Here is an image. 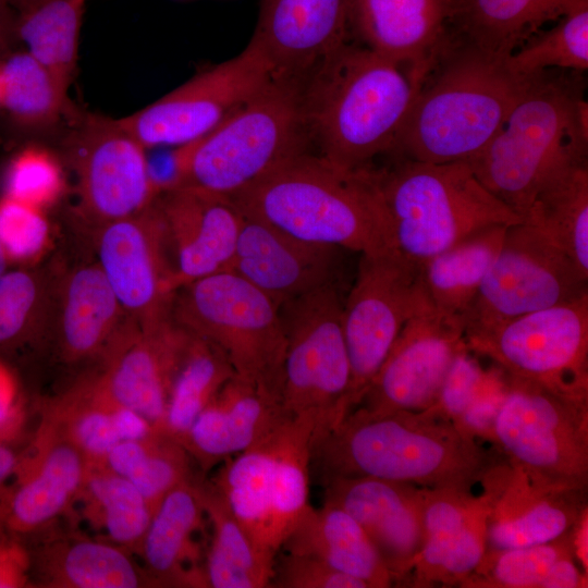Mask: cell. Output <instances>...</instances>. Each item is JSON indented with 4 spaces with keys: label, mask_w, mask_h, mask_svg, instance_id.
I'll use <instances>...</instances> for the list:
<instances>
[{
    "label": "cell",
    "mask_w": 588,
    "mask_h": 588,
    "mask_svg": "<svg viewBox=\"0 0 588 588\" xmlns=\"http://www.w3.org/2000/svg\"><path fill=\"white\" fill-rule=\"evenodd\" d=\"M452 0H350V29L377 54L425 78L450 42Z\"/></svg>",
    "instance_id": "484cf974"
},
{
    "label": "cell",
    "mask_w": 588,
    "mask_h": 588,
    "mask_svg": "<svg viewBox=\"0 0 588 588\" xmlns=\"http://www.w3.org/2000/svg\"><path fill=\"white\" fill-rule=\"evenodd\" d=\"M504 63L518 78L550 69L584 73L588 69V0L577 2L550 29L531 36Z\"/></svg>",
    "instance_id": "ee69618b"
},
{
    "label": "cell",
    "mask_w": 588,
    "mask_h": 588,
    "mask_svg": "<svg viewBox=\"0 0 588 588\" xmlns=\"http://www.w3.org/2000/svg\"><path fill=\"white\" fill-rule=\"evenodd\" d=\"M85 0H38L21 10L16 33L26 51L68 93L75 74Z\"/></svg>",
    "instance_id": "f35d334b"
},
{
    "label": "cell",
    "mask_w": 588,
    "mask_h": 588,
    "mask_svg": "<svg viewBox=\"0 0 588 588\" xmlns=\"http://www.w3.org/2000/svg\"><path fill=\"white\" fill-rule=\"evenodd\" d=\"M95 231L96 262L128 318L140 327L172 318V267L156 200Z\"/></svg>",
    "instance_id": "2e32d148"
},
{
    "label": "cell",
    "mask_w": 588,
    "mask_h": 588,
    "mask_svg": "<svg viewBox=\"0 0 588 588\" xmlns=\"http://www.w3.org/2000/svg\"><path fill=\"white\" fill-rule=\"evenodd\" d=\"M199 490L211 527L204 564L207 587H269L273 566L257 552L221 491L204 474L199 476Z\"/></svg>",
    "instance_id": "e575fe53"
},
{
    "label": "cell",
    "mask_w": 588,
    "mask_h": 588,
    "mask_svg": "<svg viewBox=\"0 0 588 588\" xmlns=\"http://www.w3.org/2000/svg\"><path fill=\"white\" fill-rule=\"evenodd\" d=\"M130 319L97 262L56 279L50 336L63 362L99 360Z\"/></svg>",
    "instance_id": "83f0119b"
},
{
    "label": "cell",
    "mask_w": 588,
    "mask_h": 588,
    "mask_svg": "<svg viewBox=\"0 0 588 588\" xmlns=\"http://www.w3.org/2000/svg\"><path fill=\"white\" fill-rule=\"evenodd\" d=\"M499 371V368L490 371L482 390L454 422L460 430L476 440L492 443L494 420L506 391V376L503 378Z\"/></svg>",
    "instance_id": "f907efd6"
},
{
    "label": "cell",
    "mask_w": 588,
    "mask_h": 588,
    "mask_svg": "<svg viewBox=\"0 0 588 588\" xmlns=\"http://www.w3.org/2000/svg\"><path fill=\"white\" fill-rule=\"evenodd\" d=\"M191 332L173 317L140 327L132 319L99 358L94 378L114 403L135 411L161 432L172 381Z\"/></svg>",
    "instance_id": "ac0fdd59"
},
{
    "label": "cell",
    "mask_w": 588,
    "mask_h": 588,
    "mask_svg": "<svg viewBox=\"0 0 588 588\" xmlns=\"http://www.w3.org/2000/svg\"><path fill=\"white\" fill-rule=\"evenodd\" d=\"M272 78L265 54L249 40L237 56L118 120L146 149L185 145L212 131Z\"/></svg>",
    "instance_id": "5bb4252c"
},
{
    "label": "cell",
    "mask_w": 588,
    "mask_h": 588,
    "mask_svg": "<svg viewBox=\"0 0 588 588\" xmlns=\"http://www.w3.org/2000/svg\"><path fill=\"white\" fill-rule=\"evenodd\" d=\"M323 501L364 529L395 584L406 586L424 543V488L376 477H335L321 483Z\"/></svg>",
    "instance_id": "44dd1931"
},
{
    "label": "cell",
    "mask_w": 588,
    "mask_h": 588,
    "mask_svg": "<svg viewBox=\"0 0 588 588\" xmlns=\"http://www.w3.org/2000/svg\"><path fill=\"white\" fill-rule=\"evenodd\" d=\"M36 1L38 0H0V3L11 4L19 8L20 10H23L27 8L28 5L35 3Z\"/></svg>",
    "instance_id": "9f6ffc18"
},
{
    "label": "cell",
    "mask_w": 588,
    "mask_h": 588,
    "mask_svg": "<svg viewBox=\"0 0 588 588\" xmlns=\"http://www.w3.org/2000/svg\"><path fill=\"white\" fill-rule=\"evenodd\" d=\"M342 250L301 241L244 216L229 271L280 306L327 285L340 283Z\"/></svg>",
    "instance_id": "cb8c5ba5"
},
{
    "label": "cell",
    "mask_w": 588,
    "mask_h": 588,
    "mask_svg": "<svg viewBox=\"0 0 588 588\" xmlns=\"http://www.w3.org/2000/svg\"><path fill=\"white\" fill-rule=\"evenodd\" d=\"M286 553L313 556L363 580L368 588L395 586V579L360 525L344 510L323 501L307 507L284 540Z\"/></svg>",
    "instance_id": "4dcf8cb0"
},
{
    "label": "cell",
    "mask_w": 588,
    "mask_h": 588,
    "mask_svg": "<svg viewBox=\"0 0 588 588\" xmlns=\"http://www.w3.org/2000/svg\"><path fill=\"white\" fill-rule=\"evenodd\" d=\"M231 198L244 216L304 242L359 254L392 249L371 167L344 169L302 151Z\"/></svg>",
    "instance_id": "7a4b0ae2"
},
{
    "label": "cell",
    "mask_w": 588,
    "mask_h": 588,
    "mask_svg": "<svg viewBox=\"0 0 588 588\" xmlns=\"http://www.w3.org/2000/svg\"><path fill=\"white\" fill-rule=\"evenodd\" d=\"M89 463L49 421L22 453L13 485L0 492V524L21 538L40 532L75 505Z\"/></svg>",
    "instance_id": "d6986e66"
},
{
    "label": "cell",
    "mask_w": 588,
    "mask_h": 588,
    "mask_svg": "<svg viewBox=\"0 0 588 588\" xmlns=\"http://www.w3.org/2000/svg\"><path fill=\"white\" fill-rule=\"evenodd\" d=\"M503 460L429 408L375 413L355 407L313 442L310 473L321 483L367 476L471 490Z\"/></svg>",
    "instance_id": "6da1fadb"
},
{
    "label": "cell",
    "mask_w": 588,
    "mask_h": 588,
    "mask_svg": "<svg viewBox=\"0 0 588 588\" xmlns=\"http://www.w3.org/2000/svg\"><path fill=\"white\" fill-rule=\"evenodd\" d=\"M489 373L471 352L464 348L455 357L437 401L429 409L454 424L482 390Z\"/></svg>",
    "instance_id": "c3c4849f"
},
{
    "label": "cell",
    "mask_w": 588,
    "mask_h": 588,
    "mask_svg": "<svg viewBox=\"0 0 588 588\" xmlns=\"http://www.w3.org/2000/svg\"><path fill=\"white\" fill-rule=\"evenodd\" d=\"M42 209L5 196L0 200V243L9 260L28 262L48 246Z\"/></svg>",
    "instance_id": "7dc6e473"
},
{
    "label": "cell",
    "mask_w": 588,
    "mask_h": 588,
    "mask_svg": "<svg viewBox=\"0 0 588 588\" xmlns=\"http://www.w3.org/2000/svg\"><path fill=\"white\" fill-rule=\"evenodd\" d=\"M489 500L487 550L552 541L587 515V489L547 490L532 485L504 457L482 480Z\"/></svg>",
    "instance_id": "7402d4cb"
},
{
    "label": "cell",
    "mask_w": 588,
    "mask_h": 588,
    "mask_svg": "<svg viewBox=\"0 0 588 588\" xmlns=\"http://www.w3.org/2000/svg\"><path fill=\"white\" fill-rule=\"evenodd\" d=\"M488 513L483 492L424 488V543L406 586H460L486 553Z\"/></svg>",
    "instance_id": "603a6c76"
},
{
    "label": "cell",
    "mask_w": 588,
    "mask_h": 588,
    "mask_svg": "<svg viewBox=\"0 0 588 588\" xmlns=\"http://www.w3.org/2000/svg\"><path fill=\"white\" fill-rule=\"evenodd\" d=\"M523 221L540 230L588 277V162L572 164L550 177Z\"/></svg>",
    "instance_id": "8d00e7d4"
},
{
    "label": "cell",
    "mask_w": 588,
    "mask_h": 588,
    "mask_svg": "<svg viewBox=\"0 0 588 588\" xmlns=\"http://www.w3.org/2000/svg\"><path fill=\"white\" fill-rule=\"evenodd\" d=\"M581 72L550 69L524 85L489 144L467 161L481 184L524 219L541 186L588 156Z\"/></svg>",
    "instance_id": "3957f363"
},
{
    "label": "cell",
    "mask_w": 588,
    "mask_h": 588,
    "mask_svg": "<svg viewBox=\"0 0 588 588\" xmlns=\"http://www.w3.org/2000/svg\"><path fill=\"white\" fill-rule=\"evenodd\" d=\"M274 429L249 449L221 463L211 478L257 552L272 566L279 554L272 531Z\"/></svg>",
    "instance_id": "836d02e7"
},
{
    "label": "cell",
    "mask_w": 588,
    "mask_h": 588,
    "mask_svg": "<svg viewBox=\"0 0 588 588\" xmlns=\"http://www.w3.org/2000/svg\"><path fill=\"white\" fill-rule=\"evenodd\" d=\"M274 588H368L360 579L313 556L284 552L273 564Z\"/></svg>",
    "instance_id": "681fc988"
},
{
    "label": "cell",
    "mask_w": 588,
    "mask_h": 588,
    "mask_svg": "<svg viewBox=\"0 0 588 588\" xmlns=\"http://www.w3.org/2000/svg\"><path fill=\"white\" fill-rule=\"evenodd\" d=\"M505 376L588 396V293L465 335Z\"/></svg>",
    "instance_id": "8fae6325"
},
{
    "label": "cell",
    "mask_w": 588,
    "mask_h": 588,
    "mask_svg": "<svg viewBox=\"0 0 588 588\" xmlns=\"http://www.w3.org/2000/svg\"><path fill=\"white\" fill-rule=\"evenodd\" d=\"M492 444L536 487L587 489L588 396L506 376Z\"/></svg>",
    "instance_id": "ba28073f"
},
{
    "label": "cell",
    "mask_w": 588,
    "mask_h": 588,
    "mask_svg": "<svg viewBox=\"0 0 588 588\" xmlns=\"http://www.w3.org/2000/svg\"><path fill=\"white\" fill-rule=\"evenodd\" d=\"M172 317L219 347L236 376L281 401L285 334L279 306L266 294L231 271L219 272L180 287Z\"/></svg>",
    "instance_id": "9c48e42d"
},
{
    "label": "cell",
    "mask_w": 588,
    "mask_h": 588,
    "mask_svg": "<svg viewBox=\"0 0 588 588\" xmlns=\"http://www.w3.org/2000/svg\"><path fill=\"white\" fill-rule=\"evenodd\" d=\"M509 226L493 225L477 231L419 264L420 286L434 310L462 321Z\"/></svg>",
    "instance_id": "d6a6232c"
},
{
    "label": "cell",
    "mask_w": 588,
    "mask_h": 588,
    "mask_svg": "<svg viewBox=\"0 0 588 588\" xmlns=\"http://www.w3.org/2000/svg\"><path fill=\"white\" fill-rule=\"evenodd\" d=\"M234 375L219 347L191 333L172 381L161 432L181 443L199 413Z\"/></svg>",
    "instance_id": "ab89813d"
},
{
    "label": "cell",
    "mask_w": 588,
    "mask_h": 588,
    "mask_svg": "<svg viewBox=\"0 0 588 588\" xmlns=\"http://www.w3.org/2000/svg\"><path fill=\"white\" fill-rule=\"evenodd\" d=\"M588 293V277L540 230L520 221L501 248L462 317L464 335L487 330Z\"/></svg>",
    "instance_id": "7c38bea8"
},
{
    "label": "cell",
    "mask_w": 588,
    "mask_h": 588,
    "mask_svg": "<svg viewBox=\"0 0 588 588\" xmlns=\"http://www.w3.org/2000/svg\"><path fill=\"white\" fill-rule=\"evenodd\" d=\"M580 0H452L451 30L464 41L506 59L548 22Z\"/></svg>",
    "instance_id": "1f68e13d"
},
{
    "label": "cell",
    "mask_w": 588,
    "mask_h": 588,
    "mask_svg": "<svg viewBox=\"0 0 588 588\" xmlns=\"http://www.w3.org/2000/svg\"><path fill=\"white\" fill-rule=\"evenodd\" d=\"M504 60L452 34L417 91L393 154L433 163L476 157L524 85Z\"/></svg>",
    "instance_id": "5b68a950"
},
{
    "label": "cell",
    "mask_w": 588,
    "mask_h": 588,
    "mask_svg": "<svg viewBox=\"0 0 588 588\" xmlns=\"http://www.w3.org/2000/svg\"><path fill=\"white\" fill-rule=\"evenodd\" d=\"M0 94H1V72H0Z\"/></svg>",
    "instance_id": "94428289"
},
{
    "label": "cell",
    "mask_w": 588,
    "mask_h": 588,
    "mask_svg": "<svg viewBox=\"0 0 588 588\" xmlns=\"http://www.w3.org/2000/svg\"><path fill=\"white\" fill-rule=\"evenodd\" d=\"M286 417L279 397L234 375L199 413L181 444L207 475L262 440Z\"/></svg>",
    "instance_id": "4316f807"
},
{
    "label": "cell",
    "mask_w": 588,
    "mask_h": 588,
    "mask_svg": "<svg viewBox=\"0 0 588 588\" xmlns=\"http://www.w3.org/2000/svg\"><path fill=\"white\" fill-rule=\"evenodd\" d=\"M577 526L549 542L504 550H486L478 566L458 587L541 588L559 560L569 555L576 558Z\"/></svg>",
    "instance_id": "f6af8a7d"
},
{
    "label": "cell",
    "mask_w": 588,
    "mask_h": 588,
    "mask_svg": "<svg viewBox=\"0 0 588 588\" xmlns=\"http://www.w3.org/2000/svg\"><path fill=\"white\" fill-rule=\"evenodd\" d=\"M22 454L11 446L8 440H0V488L16 473Z\"/></svg>",
    "instance_id": "11a10c76"
},
{
    "label": "cell",
    "mask_w": 588,
    "mask_h": 588,
    "mask_svg": "<svg viewBox=\"0 0 588 588\" xmlns=\"http://www.w3.org/2000/svg\"><path fill=\"white\" fill-rule=\"evenodd\" d=\"M42 418L89 464L100 465L120 441L112 417V401L101 391L93 375L50 401Z\"/></svg>",
    "instance_id": "b9f144b4"
},
{
    "label": "cell",
    "mask_w": 588,
    "mask_h": 588,
    "mask_svg": "<svg viewBox=\"0 0 588 588\" xmlns=\"http://www.w3.org/2000/svg\"><path fill=\"white\" fill-rule=\"evenodd\" d=\"M172 267V289L229 271L244 216L229 196L181 186L156 199Z\"/></svg>",
    "instance_id": "ffe728a7"
},
{
    "label": "cell",
    "mask_w": 588,
    "mask_h": 588,
    "mask_svg": "<svg viewBox=\"0 0 588 588\" xmlns=\"http://www.w3.org/2000/svg\"><path fill=\"white\" fill-rule=\"evenodd\" d=\"M32 558L17 537L0 541V588L27 587L32 578Z\"/></svg>",
    "instance_id": "816d5d0a"
},
{
    "label": "cell",
    "mask_w": 588,
    "mask_h": 588,
    "mask_svg": "<svg viewBox=\"0 0 588 588\" xmlns=\"http://www.w3.org/2000/svg\"><path fill=\"white\" fill-rule=\"evenodd\" d=\"M573 555L559 560L542 583L541 588H586L587 573L577 565Z\"/></svg>",
    "instance_id": "db71d44e"
},
{
    "label": "cell",
    "mask_w": 588,
    "mask_h": 588,
    "mask_svg": "<svg viewBox=\"0 0 588 588\" xmlns=\"http://www.w3.org/2000/svg\"><path fill=\"white\" fill-rule=\"evenodd\" d=\"M425 302L418 264L394 249L360 254L342 307L351 368L348 413L359 404L402 329Z\"/></svg>",
    "instance_id": "4fadbf2b"
},
{
    "label": "cell",
    "mask_w": 588,
    "mask_h": 588,
    "mask_svg": "<svg viewBox=\"0 0 588 588\" xmlns=\"http://www.w3.org/2000/svg\"><path fill=\"white\" fill-rule=\"evenodd\" d=\"M9 261L10 260H9V258L7 256V253H5L2 244L0 243V278L9 269L8 268Z\"/></svg>",
    "instance_id": "6f0895ef"
},
{
    "label": "cell",
    "mask_w": 588,
    "mask_h": 588,
    "mask_svg": "<svg viewBox=\"0 0 588 588\" xmlns=\"http://www.w3.org/2000/svg\"><path fill=\"white\" fill-rule=\"evenodd\" d=\"M21 420L15 382L0 363V440H9Z\"/></svg>",
    "instance_id": "f5cc1de1"
},
{
    "label": "cell",
    "mask_w": 588,
    "mask_h": 588,
    "mask_svg": "<svg viewBox=\"0 0 588 588\" xmlns=\"http://www.w3.org/2000/svg\"><path fill=\"white\" fill-rule=\"evenodd\" d=\"M466 347L462 321L426 301L402 329L356 407L375 413L431 407L455 357Z\"/></svg>",
    "instance_id": "e0dca14e"
},
{
    "label": "cell",
    "mask_w": 588,
    "mask_h": 588,
    "mask_svg": "<svg viewBox=\"0 0 588 588\" xmlns=\"http://www.w3.org/2000/svg\"><path fill=\"white\" fill-rule=\"evenodd\" d=\"M30 551L35 586L47 588L155 587L133 553L74 529L40 531Z\"/></svg>",
    "instance_id": "f546056e"
},
{
    "label": "cell",
    "mask_w": 588,
    "mask_h": 588,
    "mask_svg": "<svg viewBox=\"0 0 588 588\" xmlns=\"http://www.w3.org/2000/svg\"><path fill=\"white\" fill-rule=\"evenodd\" d=\"M3 531H5V530L3 529L2 525L0 524V541L4 538V537L2 536V532H3Z\"/></svg>",
    "instance_id": "91938a15"
},
{
    "label": "cell",
    "mask_w": 588,
    "mask_h": 588,
    "mask_svg": "<svg viewBox=\"0 0 588 588\" xmlns=\"http://www.w3.org/2000/svg\"><path fill=\"white\" fill-rule=\"evenodd\" d=\"M350 0H262L250 39L274 79L301 84L347 44Z\"/></svg>",
    "instance_id": "d4e9b609"
},
{
    "label": "cell",
    "mask_w": 588,
    "mask_h": 588,
    "mask_svg": "<svg viewBox=\"0 0 588 588\" xmlns=\"http://www.w3.org/2000/svg\"><path fill=\"white\" fill-rule=\"evenodd\" d=\"M56 279L39 268L8 269L0 278V356H19L51 333Z\"/></svg>",
    "instance_id": "74e56055"
},
{
    "label": "cell",
    "mask_w": 588,
    "mask_h": 588,
    "mask_svg": "<svg viewBox=\"0 0 588 588\" xmlns=\"http://www.w3.org/2000/svg\"><path fill=\"white\" fill-rule=\"evenodd\" d=\"M63 175L57 159L40 148H28L12 162L7 177V195L44 209L60 196Z\"/></svg>",
    "instance_id": "bcb514c9"
},
{
    "label": "cell",
    "mask_w": 588,
    "mask_h": 588,
    "mask_svg": "<svg viewBox=\"0 0 588 588\" xmlns=\"http://www.w3.org/2000/svg\"><path fill=\"white\" fill-rule=\"evenodd\" d=\"M76 504L97 537L137 554L155 509L130 480L89 464Z\"/></svg>",
    "instance_id": "d590c367"
},
{
    "label": "cell",
    "mask_w": 588,
    "mask_h": 588,
    "mask_svg": "<svg viewBox=\"0 0 588 588\" xmlns=\"http://www.w3.org/2000/svg\"><path fill=\"white\" fill-rule=\"evenodd\" d=\"M376 172L391 247L418 265L477 231L523 221L466 161L433 163L397 156L393 167Z\"/></svg>",
    "instance_id": "8992f818"
},
{
    "label": "cell",
    "mask_w": 588,
    "mask_h": 588,
    "mask_svg": "<svg viewBox=\"0 0 588 588\" xmlns=\"http://www.w3.org/2000/svg\"><path fill=\"white\" fill-rule=\"evenodd\" d=\"M343 301L340 283H334L279 306L285 334L282 408L287 416L314 421V441L348 414L351 368L342 331Z\"/></svg>",
    "instance_id": "30bf717a"
},
{
    "label": "cell",
    "mask_w": 588,
    "mask_h": 588,
    "mask_svg": "<svg viewBox=\"0 0 588 588\" xmlns=\"http://www.w3.org/2000/svg\"><path fill=\"white\" fill-rule=\"evenodd\" d=\"M100 465L130 480L154 509L171 489L198 471L182 444L160 431L119 441Z\"/></svg>",
    "instance_id": "60d3db41"
},
{
    "label": "cell",
    "mask_w": 588,
    "mask_h": 588,
    "mask_svg": "<svg viewBox=\"0 0 588 588\" xmlns=\"http://www.w3.org/2000/svg\"><path fill=\"white\" fill-rule=\"evenodd\" d=\"M198 470L171 489L154 511L137 556L155 587H207L205 558L196 536L206 513Z\"/></svg>",
    "instance_id": "f1b7e54d"
},
{
    "label": "cell",
    "mask_w": 588,
    "mask_h": 588,
    "mask_svg": "<svg viewBox=\"0 0 588 588\" xmlns=\"http://www.w3.org/2000/svg\"><path fill=\"white\" fill-rule=\"evenodd\" d=\"M69 154L79 210L95 226L135 216L157 199L147 149L118 119L85 117L70 136Z\"/></svg>",
    "instance_id": "9a60e30c"
},
{
    "label": "cell",
    "mask_w": 588,
    "mask_h": 588,
    "mask_svg": "<svg viewBox=\"0 0 588 588\" xmlns=\"http://www.w3.org/2000/svg\"><path fill=\"white\" fill-rule=\"evenodd\" d=\"M299 83L274 79L201 138L182 145L181 186L232 197L302 152Z\"/></svg>",
    "instance_id": "52a82bcc"
},
{
    "label": "cell",
    "mask_w": 588,
    "mask_h": 588,
    "mask_svg": "<svg viewBox=\"0 0 588 588\" xmlns=\"http://www.w3.org/2000/svg\"><path fill=\"white\" fill-rule=\"evenodd\" d=\"M0 72V105L16 123L45 127L59 120L68 93L26 50L9 56Z\"/></svg>",
    "instance_id": "7bdbcfd3"
},
{
    "label": "cell",
    "mask_w": 588,
    "mask_h": 588,
    "mask_svg": "<svg viewBox=\"0 0 588 588\" xmlns=\"http://www.w3.org/2000/svg\"><path fill=\"white\" fill-rule=\"evenodd\" d=\"M5 47H7V34H5V29L2 23L0 22V52H2Z\"/></svg>",
    "instance_id": "680465c9"
},
{
    "label": "cell",
    "mask_w": 588,
    "mask_h": 588,
    "mask_svg": "<svg viewBox=\"0 0 588 588\" xmlns=\"http://www.w3.org/2000/svg\"><path fill=\"white\" fill-rule=\"evenodd\" d=\"M303 89L306 126L320 155L350 170L370 167L394 152L424 78L366 48L338 49L308 77Z\"/></svg>",
    "instance_id": "277c9868"
}]
</instances>
